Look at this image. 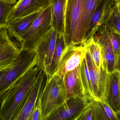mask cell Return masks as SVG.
Wrapping results in <instances>:
<instances>
[{"instance_id": "1", "label": "cell", "mask_w": 120, "mask_h": 120, "mask_svg": "<svg viewBox=\"0 0 120 120\" xmlns=\"http://www.w3.org/2000/svg\"><path fill=\"white\" fill-rule=\"evenodd\" d=\"M41 69L38 65L25 74L4 99L0 108V120H15L24 105Z\"/></svg>"}, {"instance_id": "2", "label": "cell", "mask_w": 120, "mask_h": 120, "mask_svg": "<svg viewBox=\"0 0 120 120\" xmlns=\"http://www.w3.org/2000/svg\"><path fill=\"white\" fill-rule=\"evenodd\" d=\"M38 60L35 49L20 51L18 60L5 72L0 80V104L20 79L37 65Z\"/></svg>"}, {"instance_id": "3", "label": "cell", "mask_w": 120, "mask_h": 120, "mask_svg": "<svg viewBox=\"0 0 120 120\" xmlns=\"http://www.w3.org/2000/svg\"><path fill=\"white\" fill-rule=\"evenodd\" d=\"M64 36L66 46L84 45L82 0H66Z\"/></svg>"}, {"instance_id": "4", "label": "cell", "mask_w": 120, "mask_h": 120, "mask_svg": "<svg viewBox=\"0 0 120 120\" xmlns=\"http://www.w3.org/2000/svg\"><path fill=\"white\" fill-rule=\"evenodd\" d=\"M66 99L64 77L56 74L47 77L40 96L42 120H47Z\"/></svg>"}, {"instance_id": "5", "label": "cell", "mask_w": 120, "mask_h": 120, "mask_svg": "<svg viewBox=\"0 0 120 120\" xmlns=\"http://www.w3.org/2000/svg\"><path fill=\"white\" fill-rule=\"evenodd\" d=\"M52 28L50 5L42 11L29 29L17 40L20 50L35 49L42 38Z\"/></svg>"}, {"instance_id": "6", "label": "cell", "mask_w": 120, "mask_h": 120, "mask_svg": "<svg viewBox=\"0 0 120 120\" xmlns=\"http://www.w3.org/2000/svg\"><path fill=\"white\" fill-rule=\"evenodd\" d=\"M92 103L78 97H72L54 111L47 120H78L83 111Z\"/></svg>"}, {"instance_id": "7", "label": "cell", "mask_w": 120, "mask_h": 120, "mask_svg": "<svg viewBox=\"0 0 120 120\" xmlns=\"http://www.w3.org/2000/svg\"><path fill=\"white\" fill-rule=\"evenodd\" d=\"M86 51L85 44L66 46L54 74L64 77L67 72L76 69L86 57Z\"/></svg>"}, {"instance_id": "8", "label": "cell", "mask_w": 120, "mask_h": 120, "mask_svg": "<svg viewBox=\"0 0 120 120\" xmlns=\"http://www.w3.org/2000/svg\"><path fill=\"white\" fill-rule=\"evenodd\" d=\"M57 36V33L52 28L42 38L35 49L38 56L37 65L45 72L47 77L50 76V68Z\"/></svg>"}, {"instance_id": "9", "label": "cell", "mask_w": 120, "mask_h": 120, "mask_svg": "<svg viewBox=\"0 0 120 120\" xmlns=\"http://www.w3.org/2000/svg\"><path fill=\"white\" fill-rule=\"evenodd\" d=\"M11 37L6 27H0V70L12 65L20 53V47Z\"/></svg>"}, {"instance_id": "10", "label": "cell", "mask_w": 120, "mask_h": 120, "mask_svg": "<svg viewBox=\"0 0 120 120\" xmlns=\"http://www.w3.org/2000/svg\"><path fill=\"white\" fill-rule=\"evenodd\" d=\"M93 37L101 47L103 60L106 65L108 73H112L115 70L116 58L105 23L99 28Z\"/></svg>"}, {"instance_id": "11", "label": "cell", "mask_w": 120, "mask_h": 120, "mask_svg": "<svg viewBox=\"0 0 120 120\" xmlns=\"http://www.w3.org/2000/svg\"><path fill=\"white\" fill-rule=\"evenodd\" d=\"M114 4V0H101L99 1L85 34L84 44L93 37L98 30L105 23Z\"/></svg>"}, {"instance_id": "12", "label": "cell", "mask_w": 120, "mask_h": 120, "mask_svg": "<svg viewBox=\"0 0 120 120\" xmlns=\"http://www.w3.org/2000/svg\"><path fill=\"white\" fill-rule=\"evenodd\" d=\"M51 5V0H19L13 5L8 21L43 10Z\"/></svg>"}, {"instance_id": "13", "label": "cell", "mask_w": 120, "mask_h": 120, "mask_svg": "<svg viewBox=\"0 0 120 120\" xmlns=\"http://www.w3.org/2000/svg\"><path fill=\"white\" fill-rule=\"evenodd\" d=\"M47 76L41 69L24 106L15 120H28L31 112L43 88Z\"/></svg>"}, {"instance_id": "14", "label": "cell", "mask_w": 120, "mask_h": 120, "mask_svg": "<svg viewBox=\"0 0 120 120\" xmlns=\"http://www.w3.org/2000/svg\"><path fill=\"white\" fill-rule=\"evenodd\" d=\"M64 84L66 99L72 97H78L86 99L81 80L80 66L65 74Z\"/></svg>"}, {"instance_id": "15", "label": "cell", "mask_w": 120, "mask_h": 120, "mask_svg": "<svg viewBox=\"0 0 120 120\" xmlns=\"http://www.w3.org/2000/svg\"><path fill=\"white\" fill-rule=\"evenodd\" d=\"M43 10L8 21L6 27L10 36L18 40L29 29Z\"/></svg>"}, {"instance_id": "16", "label": "cell", "mask_w": 120, "mask_h": 120, "mask_svg": "<svg viewBox=\"0 0 120 120\" xmlns=\"http://www.w3.org/2000/svg\"><path fill=\"white\" fill-rule=\"evenodd\" d=\"M120 72L115 70L109 75L107 97L105 102L116 113L120 112Z\"/></svg>"}, {"instance_id": "17", "label": "cell", "mask_w": 120, "mask_h": 120, "mask_svg": "<svg viewBox=\"0 0 120 120\" xmlns=\"http://www.w3.org/2000/svg\"><path fill=\"white\" fill-rule=\"evenodd\" d=\"M66 0H51L52 25L58 34L64 35Z\"/></svg>"}, {"instance_id": "18", "label": "cell", "mask_w": 120, "mask_h": 120, "mask_svg": "<svg viewBox=\"0 0 120 120\" xmlns=\"http://www.w3.org/2000/svg\"><path fill=\"white\" fill-rule=\"evenodd\" d=\"M92 108L93 120H118L116 113L104 101H94Z\"/></svg>"}, {"instance_id": "19", "label": "cell", "mask_w": 120, "mask_h": 120, "mask_svg": "<svg viewBox=\"0 0 120 120\" xmlns=\"http://www.w3.org/2000/svg\"><path fill=\"white\" fill-rule=\"evenodd\" d=\"M80 70L85 98L88 102L92 103L95 101V99L93 94L89 70L85 58L80 65Z\"/></svg>"}, {"instance_id": "20", "label": "cell", "mask_w": 120, "mask_h": 120, "mask_svg": "<svg viewBox=\"0 0 120 120\" xmlns=\"http://www.w3.org/2000/svg\"><path fill=\"white\" fill-rule=\"evenodd\" d=\"M100 0H82V28L84 38L92 17Z\"/></svg>"}, {"instance_id": "21", "label": "cell", "mask_w": 120, "mask_h": 120, "mask_svg": "<svg viewBox=\"0 0 120 120\" xmlns=\"http://www.w3.org/2000/svg\"><path fill=\"white\" fill-rule=\"evenodd\" d=\"M66 46L64 35L57 34L55 48L50 68V76L48 77H52L55 73L63 51Z\"/></svg>"}, {"instance_id": "22", "label": "cell", "mask_w": 120, "mask_h": 120, "mask_svg": "<svg viewBox=\"0 0 120 120\" xmlns=\"http://www.w3.org/2000/svg\"><path fill=\"white\" fill-rule=\"evenodd\" d=\"M84 44L94 64L100 71L103 62L102 50L101 46L95 41L93 37Z\"/></svg>"}, {"instance_id": "23", "label": "cell", "mask_w": 120, "mask_h": 120, "mask_svg": "<svg viewBox=\"0 0 120 120\" xmlns=\"http://www.w3.org/2000/svg\"><path fill=\"white\" fill-rule=\"evenodd\" d=\"M105 23L107 25L113 27L120 34V14L115 3Z\"/></svg>"}, {"instance_id": "24", "label": "cell", "mask_w": 120, "mask_h": 120, "mask_svg": "<svg viewBox=\"0 0 120 120\" xmlns=\"http://www.w3.org/2000/svg\"><path fill=\"white\" fill-rule=\"evenodd\" d=\"M13 5L8 2L0 1V27H6L8 18Z\"/></svg>"}, {"instance_id": "25", "label": "cell", "mask_w": 120, "mask_h": 120, "mask_svg": "<svg viewBox=\"0 0 120 120\" xmlns=\"http://www.w3.org/2000/svg\"><path fill=\"white\" fill-rule=\"evenodd\" d=\"M107 27L116 58L120 52V34L113 27L109 25H107Z\"/></svg>"}, {"instance_id": "26", "label": "cell", "mask_w": 120, "mask_h": 120, "mask_svg": "<svg viewBox=\"0 0 120 120\" xmlns=\"http://www.w3.org/2000/svg\"><path fill=\"white\" fill-rule=\"evenodd\" d=\"M41 93V92L39 94L38 100L31 112L28 120H42L41 108L40 104Z\"/></svg>"}, {"instance_id": "27", "label": "cell", "mask_w": 120, "mask_h": 120, "mask_svg": "<svg viewBox=\"0 0 120 120\" xmlns=\"http://www.w3.org/2000/svg\"><path fill=\"white\" fill-rule=\"evenodd\" d=\"M92 103L83 111L78 120H93Z\"/></svg>"}, {"instance_id": "28", "label": "cell", "mask_w": 120, "mask_h": 120, "mask_svg": "<svg viewBox=\"0 0 120 120\" xmlns=\"http://www.w3.org/2000/svg\"><path fill=\"white\" fill-rule=\"evenodd\" d=\"M115 70L120 72V52L116 58Z\"/></svg>"}, {"instance_id": "29", "label": "cell", "mask_w": 120, "mask_h": 120, "mask_svg": "<svg viewBox=\"0 0 120 120\" xmlns=\"http://www.w3.org/2000/svg\"><path fill=\"white\" fill-rule=\"evenodd\" d=\"M9 67L0 70V80L1 79V77H2V76H3L4 74L5 73V72L7 70H8Z\"/></svg>"}, {"instance_id": "30", "label": "cell", "mask_w": 120, "mask_h": 120, "mask_svg": "<svg viewBox=\"0 0 120 120\" xmlns=\"http://www.w3.org/2000/svg\"><path fill=\"white\" fill-rule=\"evenodd\" d=\"M0 1H3L8 2L13 5H15L17 2V0H0Z\"/></svg>"}, {"instance_id": "31", "label": "cell", "mask_w": 120, "mask_h": 120, "mask_svg": "<svg viewBox=\"0 0 120 120\" xmlns=\"http://www.w3.org/2000/svg\"><path fill=\"white\" fill-rule=\"evenodd\" d=\"M115 3L117 6L118 8V10H119L120 14V3L117 2V1H115Z\"/></svg>"}, {"instance_id": "32", "label": "cell", "mask_w": 120, "mask_h": 120, "mask_svg": "<svg viewBox=\"0 0 120 120\" xmlns=\"http://www.w3.org/2000/svg\"><path fill=\"white\" fill-rule=\"evenodd\" d=\"M116 115L117 118L118 120H120V112L116 113Z\"/></svg>"}, {"instance_id": "33", "label": "cell", "mask_w": 120, "mask_h": 120, "mask_svg": "<svg viewBox=\"0 0 120 120\" xmlns=\"http://www.w3.org/2000/svg\"><path fill=\"white\" fill-rule=\"evenodd\" d=\"M119 86H120V76H119Z\"/></svg>"}, {"instance_id": "34", "label": "cell", "mask_w": 120, "mask_h": 120, "mask_svg": "<svg viewBox=\"0 0 120 120\" xmlns=\"http://www.w3.org/2000/svg\"><path fill=\"white\" fill-rule=\"evenodd\" d=\"M114 1H117L120 3V0H114Z\"/></svg>"}]
</instances>
